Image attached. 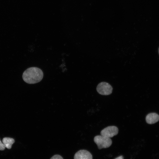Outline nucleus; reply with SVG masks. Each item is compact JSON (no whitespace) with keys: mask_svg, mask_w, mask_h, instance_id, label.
I'll return each mask as SVG.
<instances>
[{"mask_svg":"<svg viewBox=\"0 0 159 159\" xmlns=\"http://www.w3.org/2000/svg\"><path fill=\"white\" fill-rule=\"evenodd\" d=\"M5 147L4 145L0 140V150H5Z\"/></svg>","mask_w":159,"mask_h":159,"instance_id":"1a4fd4ad","label":"nucleus"},{"mask_svg":"<svg viewBox=\"0 0 159 159\" xmlns=\"http://www.w3.org/2000/svg\"><path fill=\"white\" fill-rule=\"evenodd\" d=\"M2 142L5 147L10 149L11 148L13 144L15 142V140L12 138L5 137L3 138Z\"/></svg>","mask_w":159,"mask_h":159,"instance_id":"0eeeda50","label":"nucleus"},{"mask_svg":"<svg viewBox=\"0 0 159 159\" xmlns=\"http://www.w3.org/2000/svg\"><path fill=\"white\" fill-rule=\"evenodd\" d=\"M158 53H159V48H158Z\"/></svg>","mask_w":159,"mask_h":159,"instance_id":"9b49d317","label":"nucleus"},{"mask_svg":"<svg viewBox=\"0 0 159 159\" xmlns=\"http://www.w3.org/2000/svg\"><path fill=\"white\" fill-rule=\"evenodd\" d=\"M43 73L42 70L36 67L29 68L26 69L22 74V78L26 82L34 84L40 82L42 79Z\"/></svg>","mask_w":159,"mask_h":159,"instance_id":"f257e3e1","label":"nucleus"},{"mask_svg":"<svg viewBox=\"0 0 159 159\" xmlns=\"http://www.w3.org/2000/svg\"><path fill=\"white\" fill-rule=\"evenodd\" d=\"M94 140L99 149L108 148L111 145L112 143L110 138L101 135L95 137Z\"/></svg>","mask_w":159,"mask_h":159,"instance_id":"f03ea898","label":"nucleus"},{"mask_svg":"<svg viewBox=\"0 0 159 159\" xmlns=\"http://www.w3.org/2000/svg\"><path fill=\"white\" fill-rule=\"evenodd\" d=\"M118 132V128L117 127L115 126H109L103 129L100 132V134L110 138L116 135Z\"/></svg>","mask_w":159,"mask_h":159,"instance_id":"20e7f679","label":"nucleus"},{"mask_svg":"<svg viewBox=\"0 0 159 159\" xmlns=\"http://www.w3.org/2000/svg\"><path fill=\"white\" fill-rule=\"evenodd\" d=\"M50 159H63L62 157L59 155H56L53 156Z\"/></svg>","mask_w":159,"mask_h":159,"instance_id":"6e6552de","label":"nucleus"},{"mask_svg":"<svg viewBox=\"0 0 159 159\" xmlns=\"http://www.w3.org/2000/svg\"><path fill=\"white\" fill-rule=\"evenodd\" d=\"M74 159H92V156L88 151L82 150L75 153L74 156Z\"/></svg>","mask_w":159,"mask_h":159,"instance_id":"39448f33","label":"nucleus"},{"mask_svg":"<svg viewBox=\"0 0 159 159\" xmlns=\"http://www.w3.org/2000/svg\"><path fill=\"white\" fill-rule=\"evenodd\" d=\"M115 159H123V157L122 155L120 156Z\"/></svg>","mask_w":159,"mask_h":159,"instance_id":"9d476101","label":"nucleus"},{"mask_svg":"<svg viewBox=\"0 0 159 159\" xmlns=\"http://www.w3.org/2000/svg\"><path fill=\"white\" fill-rule=\"evenodd\" d=\"M98 92L102 95H108L110 94L112 90V87L109 83L102 82L99 83L97 87Z\"/></svg>","mask_w":159,"mask_h":159,"instance_id":"7ed1b4c3","label":"nucleus"},{"mask_svg":"<svg viewBox=\"0 0 159 159\" xmlns=\"http://www.w3.org/2000/svg\"><path fill=\"white\" fill-rule=\"evenodd\" d=\"M159 120V115L155 113L148 114L146 117V121L149 124H153Z\"/></svg>","mask_w":159,"mask_h":159,"instance_id":"423d86ee","label":"nucleus"}]
</instances>
